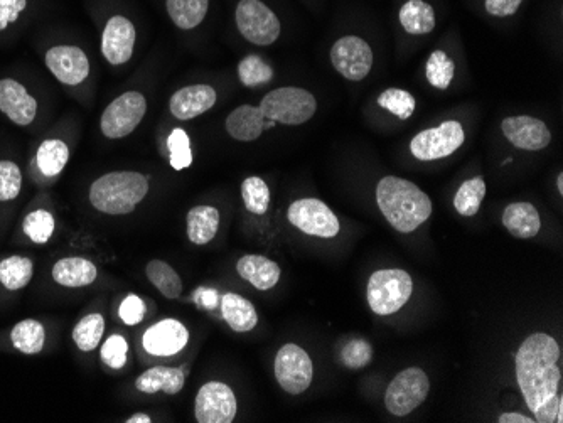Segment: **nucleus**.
<instances>
[{"instance_id": "nucleus-32", "label": "nucleus", "mask_w": 563, "mask_h": 423, "mask_svg": "<svg viewBox=\"0 0 563 423\" xmlns=\"http://www.w3.org/2000/svg\"><path fill=\"white\" fill-rule=\"evenodd\" d=\"M33 279V262L26 257H9L0 262V284L7 290H21Z\"/></svg>"}, {"instance_id": "nucleus-47", "label": "nucleus", "mask_w": 563, "mask_h": 423, "mask_svg": "<svg viewBox=\"0 0 563 423\" xmlns=\"http://www.w3.org/2000/svg\"><path fill=\"white\" fill-rule=\"evenodd\" d=\"M193 300L198 304L199 307H204L208 311H213L218 306V292L215 289H201L196 290L193 294Z\"/></svg>"}, {"instance_id": "nucleus-25", "label": "nucleus", "mask_w": 563, "mask_h": 423, "mask_svg": "<svg viewBox=\"0 0 563 423\" xmlns=\"http://www.w3.org/2000/svg\"><path fill=\"white\" fill-rule=\"evenodd\" d=\"M221 314L226 324L235 332L252 331L258 324L257 309L242 295L226 294L221 299Z\"/></svg>"}, {"instance_id": "nucleus-17", "label": "nucleus", "mask_w": 563, "mask_h": 423, "mask_svg": "<svg viewBox=\"0 0 563 423\" xmlns=\"http://www.w3.org/2000/svg\"><path fill=\"white\" fill-rule=\"evenodd\" d=\"M0 112L6 113L12 124L27 127L38 115V102L19 81L6 78L0 80Z\"/></svg>"}, {"instance_id": "nucleus-28", "label": "nucleus", "mask_w": 563, "mask_h": 423, "mask_svg": "<svg viewBox=\"0 0 563 423\" xmlns=\"http://www.w3.org/2000/svg\"><path fill=\"white\" fill-rule=\"evenodd\" d=\"M167 14L179 29H194L206 17L210 0H167Z\"/></svg>"}, {"instance_id": "nucleus-24", "label": "nucleus", "mask_w": 563, "mask_h": 423, "mask_svg": "<svg viewBox=\"0 0 563 423\" xmlns=\"http://www.w3.org/2000/svg\"><path fill=\"white\" fill-rule=\"evenodd\" d=\"M503 225L520 240H530L542 230L537 208L530 203H513L503 213Z\"/></svg>"}, {"instance_id": "nucleus-12", "label": "nucleus", "mask_w": 563, "mask_h": 423, "mask_svg": "<svg viewBox=\"0 0 563 423\" xmlns=\"http://www.w3.org/2000/svg\"><path fill=\"white\" fill-rule=\"evenodd\" d=\"M236 397L230 386L210 381L201 386L194 403V415L199 423H231L236 417Z\"/></svg>"}, {"instance_id": "nucleus-11", "label": "nucleus", "mask_w": 563, "mask_h": 423, "mask_svg": "<svg viewBox=\"0 0 563 423\" xmlns=\"http://www.w3.org/2000/svg\"><path fill=\"white\" fill-rule=\"evenodd\" d=\"M290 223L302 233L319 238H334L338 236L341 225L338 216L334 215L328 204L319 199H299L290 204L287 211Z\"/></svg>"}, {"instance_id": "nucleus-23", "label": "nucleus", "mask_w": 563, "mask_h": 423, "mask_svg": "<svg viewBox=\"0 0 563 423\" xmlns=\"http://www.w3.org/2000/svg\"><path fill=\"white\" fill-rule=\"evenodd\" d=\"M184 371L179 368H169V366H156L151 370L144 371L135 380V390L145 395H156L159 391H164L167 395H176L184 388Z\"/></svg>"}, {"instance_id": "nucleus-16", "label": "nucleus", "mask_w": 563, "mask_h": 423, "mask_svg": "<svg viewBox=\"0 0 563 423\" xmlns=\"http://www.w3.org/2000/svg\"><path fill=\"white\" fill-rule=\"evenodd\" d=\"M189 332L186 326L176 319H164L144 332L142 344L152 356H172L186 348Z\"/></svg>"}, {"instance_id": "nucleus-18", "label": "nucleus", "mask_w": 563, "mask_h": 423, "mask_svg": "<svg viewBox=\"0 0 563 423\" xmlns=\"http://www.w3.org/2000/svg\"><path fill=\"white\" fill-rule=\"evenodd\" d=\"M503 134L511 144L523 150H542L552 142V134L542 120L533 117H510L503 120Z\"/></svg>"}, {"instance_id": "nucleus-13", "label": "nucleus", "mask_w": 563, "mask_h": 423, "mask_svg": "<svg viewBox=\"0 0 563 423\" xmlns=\"http://www.w3.org/2000/svg\"><path fill=\"white\" fill-rule=\"evenodd\" d=\"M331 61L338 73L351 81L365 80L373 66V51L365 39L346 36L334 43Z\"/></svg>"}, {"instance_id": "nucleus-35", "label": "nucleus", "mask_w": 563, "mask_h": 423, "mask_svg": "<svg viewBox=\"0 0 563 423\" xmlns=\"http://www.w3.org/2000/svg\"><path fill=\"white\" fill-rule=\"evenodd\" d=\"M242 198L245 208L253 215H265L270 206V189L262 177H247L242 184Z\"/></svg>"}, {"instance_id": "nucleus-5", "label": "nucleus", "mask_w": 563, "mask_h": 423, "mask_svg": "<svg viewBox=\"0 0 563 423\" xmlns=\"http://www.w3.org/2000/svg\"><path fill=\"white\" fill-rule=\"evenodd\" d=\"M412 290V277L405 270H378L368 282V304L378 316H390L407 304Z\"/></svg>"}, {"instance_id": "nucleus-31", "label": "nucleus", "mask_w": 563, "mask_h": 423, "mask_svg": "<svg viewBox=\"0 0 563 423\" xmlns=\"http://www.w3.org/2000/svg\"><path fill=\"white\" fill-rule=\"evenodd\" d=\"M12 344L24 354H38L43 351L46 332L41 322L34 319L17 322L11 332Z\"/></svg>"}, {"instance_id": "nucleus-49", "label": "nucleus", "mask_w": 563, "mask_h": 423, "mask_svg": "<svg viewBox=\"0 0 563 423\" xmlns=\"http://www.w3.org/2000/svg\"><path fill=\"white\" fill-rule=\"evenodd\" d=\"M127 423H151L152 418L151 415H147V413H135L132 417L127 418L125 420Z\"/></svg>"}, {"instance_id": "nucleus-7", "label": "nucleus", "mask_w": 563, "mask_h": 423, "mask_svg": "<svg viewBox=\"0 0 563 423\" xmlns=\"http://www.w3.org/2000/svg\"><path fill=\"white\" fill-rule=\"evenodd\" d=\"M236 26L243 38L257 46H269L280 36L279 17L260 0L238 2Z\"/></svg>"}, {"instance_id": "nucleus-15", "label": "nucleus", "mask_w": 563, "mask_h": 423, "mask_svg": "<svg viewBox=\"0 0 563 423\" xmlns=\"http://www.w3.org/2000/svg\"><path fill=\"white\" fill-rule=\"evenodd\" d=\"M135 26L124 16H113L103 29L102 53L113 66L125 65L134 54Z\"/></svg>"}, {"instance_id": "nucleus-43", "label": "nucleus", "mask_w": 563, "mask_h": 423, "mask_svg": "<svg viewBox=\"0 0 563 423\" xmlns=\"http://www.w3.org/2000/svg\"><path fill=\"white\" fill-rule=\"evenodd\" d=\"M371 358H373V349L363 339L349 341L344 344L343 351H341V361L348 368H363L370 363Z\"/></svg>"}, {"instance_id": "nucleus-3", "label": "nucleus", "mask_w": 563, "mask_h": 423, "mask_svg": "<svg viewBox=\"0 0 563 423\" xmlns=\"http://www.w3.org/2000/svg\"><path fill=\"white\" fill-rule=\"evenodd\" d=\"M149 193V181L140 172H110L90 188V203L105 215H129Z\"/></svg>"}, {"instance_id": "nucleus-29", "label": "nucleus", "mask_w": 563, "mask_h": 423, "mask_svg": "<svg viewBox=\"0 0 563 423\" xmlns=\"http://www.w3.org/2000/svg\"><path fill=\"white\" fill-rule=\"evenodd\" d=\"M36 161L39 171L43 172L44 176L56 177L63 172L70 161V149L63 140H44L43 144L39 145Z\"/></svg>"}, {"instance_id": "nucleus-33", "label": "nucleus", "mask_w": 563, "mask_h": 423, "mask_svg": "<svg viewBox=\"0 0 563 423\" xmlns=\"http://www.w3.org/2000/svg\"><path fill=\"white\" fill-rule=\"evenodd\" d=\"M484 196H486V183L483 177H474L461 184L454 198V208L459 215L471 218L478 215Z\"/></svg>"}, {"instance_id": "nucleus-40", "label": "nucleus", "mask_w": 563, "mask_h": 423, "mask_svg": "<svg viewBox=\"0 0 563 423\" xmlns=\"http://www.w3.org/2000/svg\"><path fill=\"white\" fill-rule=\"evenodd\" d=\"M167 149L171 157L172 169L183 171L193 164V152H191V140L186 130L174 129L167 139Z\"/></svg>"}, {"instance_id": "nucleus-39", "label": "nucleus", "mask_w": 563, "mask_h": 423, "mask_svg": "<svg viewBox=\"0 0 563 423\" xmlns=\"http://www.w3.org/2000/svg\"><path fill=\"white\" fill-rule=\"evenodd\" d=\"M378 105L393 113L400 120H408L415 112L417 102H415L412 93L398 90V88H390L378 97Z\"/></svg>"}, {"instance_id": "nucleus-2", "label": "nucleus", "mask_w": 563, "mask_h": 423, "mask_svg": "<svg viewBox=\"0 0 563 423\" xmlns=\"http://www.w3.org/2000/svg\"><path fill=\"white\" fill-rule=\"evenodd\" d=\"M376 203L388 223L402 233H412L432 215L429 196L402 177H383L376 186Z\"/></svg>"}, {"instance_id": "nucleus-21", "label": "nucleus", "mask_w": 563, "mask_h": 423, "mask_svg": "<svg viewBox=\"0 0 563 423\" xmlns=\"http://www.w3.org/2000/svg\"><path fill=\"white\" fill-rule=\"evenodd\" d=\"M236 272L258 290L274 289L280 280L279 265L262 255H243L236 263Z\"/></svg>"}, {"instance_id": "nucleus-8", "label": "nucleus", "mask_w": 563, "mask_h": 423, "mask_svg": "<svg viewBox=\"0 0 563 423\" xmlns=\"http://www.w3.org/2000/svg\"><path fill=\"white\" fill-rule=\"evenodd\" d=\"M147 112V100L139 92H127L115 98L102 115V132L108 139H124L139 127Z\"/></svg>"}, {"instance_id": "nucleus-6", "label": "nucleus", "mask_w": 563, "mask_h": 423, "mask_svg": "<svg viewBox=\"0 0 563 423\" xmlns=\"http://www.w3.org/2000/svg\"><path fill=\"white\" fill-rule=\"evenodd\" d=\"M429 391V376L420 368H407L398 373L388 385L385 405L388 412L397 417H405L425 402Z\"/></svg>"}, {"instance_id": "nucleus-9", "label": "nucleus", "mask_w": 563, "mask_h": 423, "mask_svg": "<svg viewBox=\"0 0 563 423\" xmlns=\"http://www.w3.org/2000/svg\"><path fill=\"white\" fill-rule=\"evenodd\" d=\"M464 129L459 122L449 120L435 129H427L413 137L410 150L419 161H437L456 152L464 144Z\"/></svg>"}, {"instance_id": "nucleus-1", "label": "nucleus", "mask_w": 563, "mask_h": 423, "mask_svg": "<svg viewBox=\"0 0 563 423\" xmlns=\"http://www.w3.org/2000/svg\"><path fill=\"white\" fill-rule=\"evenodd\" d=\"M558 358L557 341L543 332L528 336L516 353V380L535 422H555L558 402L563 398L558 393L562 380Z\"/></svg>"}, {"instance_id": "nucleus-46", "label": "nucleus", "mask_w": 563, "mask_h": 423, "mask_svg": "<svg viewBox=\"0 0 563 423\" xmlns=\"http://www.w3.org/2000/svg\"><path fill=\"white\" fill-rule=\"evenodd\" d=\"M523 0H486V11L491 16H513Z\"/></svg>"}, {"instance_id": "nucleus-34", "label": "nucleus", "mask_w": 563, "mask_h": 423, "mask_svg": "<svg viewBox=\"0 0 563 423\" xmlns=\"http://www.w3.org/2000/svg\"><path fill=\"white\" fill-rule=\"evenodd\" d=\"M105 331L102 314H88L73 329V341L83 353H92L98 348Z\"/></svg>"}, {"instance_id": "nucleus-30", "label": "nucleus", "mask_w": 563, "mask_h": 423, "mask_svg": "<svg viewBox=\"0 0 563 423\" xmlns=\"http://www.w3.org/2000/svg\"><path fill=\"white\" fill-rule=\"evenodd\" d=\"M147 279L166 299H179L183 294V282L176 270L162 260L147 263Z\"/></svg>"}, {"instance_id": "nucleus-27", "label": "nucleus", "mask_w": 563, "mask_h": 423, "mask_svg": "<svg viewBox=\"0 0 563 423\" xmlns=\"http://www.w3.org/2000/svg\"><path fill=\"white\" fill-rule=\"evenodd\" d=\"M400 22L408 34H429L434 31V9L424 0H408L400 9Z\"/></svg>"}, {"instance_id": "nucleus-44", "label": "nucleus", "mask_w": 563, "mask_h": 423, "mask_svg": "<svg viewBox=\"0 0 563 423\" xmlns=\"http://www.w3.org/2000/svg\"><path fill=\"white\" fill-rule=\"evenodd\" d=\"M145 311H147V307H145L144 300L140 299L139 295L130 294L120 304L118 316L127 326H137L144 321Z\"/></svg>"}, {"instance_id": "nucleus-51", "label": "nucleus", "mask_w": 563, "mask_h": 423, "mask_svg": "<svg viewBox=\"0 0 563 423\" xmlns=\"http://www.w3.org/2000/svg\"><path fill=\"white\" fill-rule=\"evenodd\" d=\"M557 188L560 191V194H563V174L560 172L557 177Z\"/></svg>"}, {"instance_id": "nucleus-14", "label": "nucleus", "mask_w": 563, "mask_h": 423, "mask_svg": "<svg viewBox=\"0 0 563 423\" xmlns=\"http://www.w3.org/2000/svg\"><path fill=\"white\" fill-rule=\"evenodd\" d=\"M46 66L63 85H80L90 75V61L76 46H54L46 53Z\"/></svg>"}, {"instance_id": "nucleus-50", "label": "nucleus", "mask_w": 563, "mask_h": 423, "mask_svg": "<svg viewBox=\"0 0 563 423\" xmlns=\"http://www.w3.org/2000/svg\"><path fill=\"white\" fill-rule=\"evenodd\" d=\"M555 422L563 423V398L558 402L557 415H555Z\"/></svg>"}, {"instance_id": "nucleus-22", "label": "nucleus", "mask_w": 563, "mask_h": 423, "mask_svg": "<svg viewBox=\"0 0 563 423\" xmlns=\"http://www.w3.org/2000/svg\"><path fill=\"white\" fill-rule=\"evenodd\" d=\"M51 274L56 284L76 289L92 285L97 280L98 270L88 258L68 257L54 263Z\"/></svg>"}, {"instance_id": "nucleus-20", "label": "nucleus", "mask_w": 563, "mask_h": 423, "mask_svg": "<svg viewBox=\"0 0 563 423\" xmlns=\"http://www.w3.org/2000/svg\"><path fill=\"white\" fill-rule=\"evenodd\" d=\"M274 125V120L263 117L262 110L252 105L235 108L226 118L228 134L240 142H253L263 134V130Z\"/></svg>"}, {"instance_id": "nucleus-41", "label": "nucleus", "mask_w": 563, "mask_h": 423, "mask_svg": "<svg viewBox=\"0 0 563 423\" xmlns=\"http://www.w3.org/2000/svg\"><path fill=\"white\" fill-rule=\"evenodd\" d=\"M21 169L12 161H0V201H12L21 193Z\"/></svg>"}, {"instance_id": "nucleus-38", "label": "nucleus", "mask_w": 563, "mask_h": 423, "mask_svg": "<svg viewBox=\"0 0 563 423\" xmlns=\"http://www.w3.org/2000/svg\"><path fill=\"white\" fill-rule=\"evenodd\" d=\"M54 216L46 209H36L29 213L24 220V233L29 236V240L44 245L51 240L54 233Z\"/></svg>"}, {"instance_id": "nucleus-36", "label": "nucleus", "mask_w": 563, "mask_h": 423, "mask_svg": "<svg viewBox=\"0 0 563 423\" xmlns=\"http://www.w3.org/2000/svg\"><path fill=\"white\" fill-rule=\"evenodd\" d=\"M238 76H240L243 85L248 86V88H255V86L267 85L269 81H272L274 70L257 54H250L240 61Z\"/></svg>"}, {"instance_id": "nucleus-45", "label": "nucleus", "mask_w": 563, "mask_h": 423, "mask_svg": "<svg viewBox=\"0 0 563 423\" xmlns=\"http://www.w3.org/2000/svg\"><path fill=\"white\" fill-rule=\"evenodd\" d=\"M27 7V0H0V31L14 24Z\"/></svg>"}, {"instance_id": "nucleus-48", "label": "nucleus", "mask_w": 563, "mask_h": 423, "mask_svg": "<svg viewBox=\"0 0 563 423\" xmlns=\"http://www.w3.org/2000/svg\"><path fill=\"white\" fill-rule=\"evenodd\" d=\"M499 423H533L535 420H531L530 417L526 415H521V413H503L499 415Z\"/></svg>"}, {"instance_id": "nucleus-19", "label": "nucleus", "mask_w": 563, "mask_h": 423, "mask_svg": "<svg viewBox=\"0 0 563 423\" xmlns=\"http://www.w3.org/2000/svg\"><path fill=\"white\" fill-rule=\"evenodd\" d=\"M216 98L213 86H186L172 95L169 110L179 120H191L215 107Z\"/></svg>"}, {"instance_id": "nucleus-26", "label": "nucleus", "mask_w": 563, "mask_h": 423, "mask_svg": "<svg viewBox=\"0 0 563 423\" xmlns=\"http://www.w3.org/2000/svg\"><path fill=\"white\" fill-rule=\"evenodd\" d=\"M188 238L194 245H206L220 230V211L215 206H196L188 213Z\"/></svg>"}, {"instance_id": "nucleus-4", "label": "nucleus", "mask_w": 563, "mask_h": 423, "mask_svg": "<svg viewBox=\"0 0 563 423\" xmlns=\"http://www.w3.org/2000/svg\"><path fill=\"white\" fill-rule=\"evenodd\" d=\"M263 117L284 125H302L309 122L317 110L312 93L295 86L277 88L267 93L260 103Z\"/></svg>"}, {"instance_id": "nucleus-37", "label": "nucleus", "mask_w": 563, "mask_h": 423, "mask_svg": "<svg viewBox=\"0 0 563 423\" xmlns=\"http://www.w3.org/2000/svg\"><path fill=\"white\" fill-rule=\"evenodd\" d=\"M427 80L430 85L439 88V90H447L451 85L454 73H456V65L444 51H434L430 54L427 61Z\"/></svg>"}, {"instance_id": "nucleus-10", "label": "nucleus", "mask_w": 563, "mask_h": 423, "mask_svg": "<svg viewBox=\"0 0 563 423\" xmlns=\"http://www.w3.org/2000/svg\"><path fill=\"white\" fill-rule=\"evenodd\" d=\"M314 376L311 356L297 344H285L275 356V378L290 395H301Z\"/></svg>"}, {"instance_id": "nucleus-42", "label": "nucleus", "mask_w": 563, "mask_h": 423, "mask_svg": "<svg viewBox=\"0 0 563 423\" xmlns=\"http://www.w3.org/2000/svg\"><path fill=\"white\" fill-rule=\"evenodd\" d=\"M127 353H129L127 339L120 334H113L103 343L100 356L105 365L110 366L113 370H120L127 363Z\"/></svg>"}]
</instances>
